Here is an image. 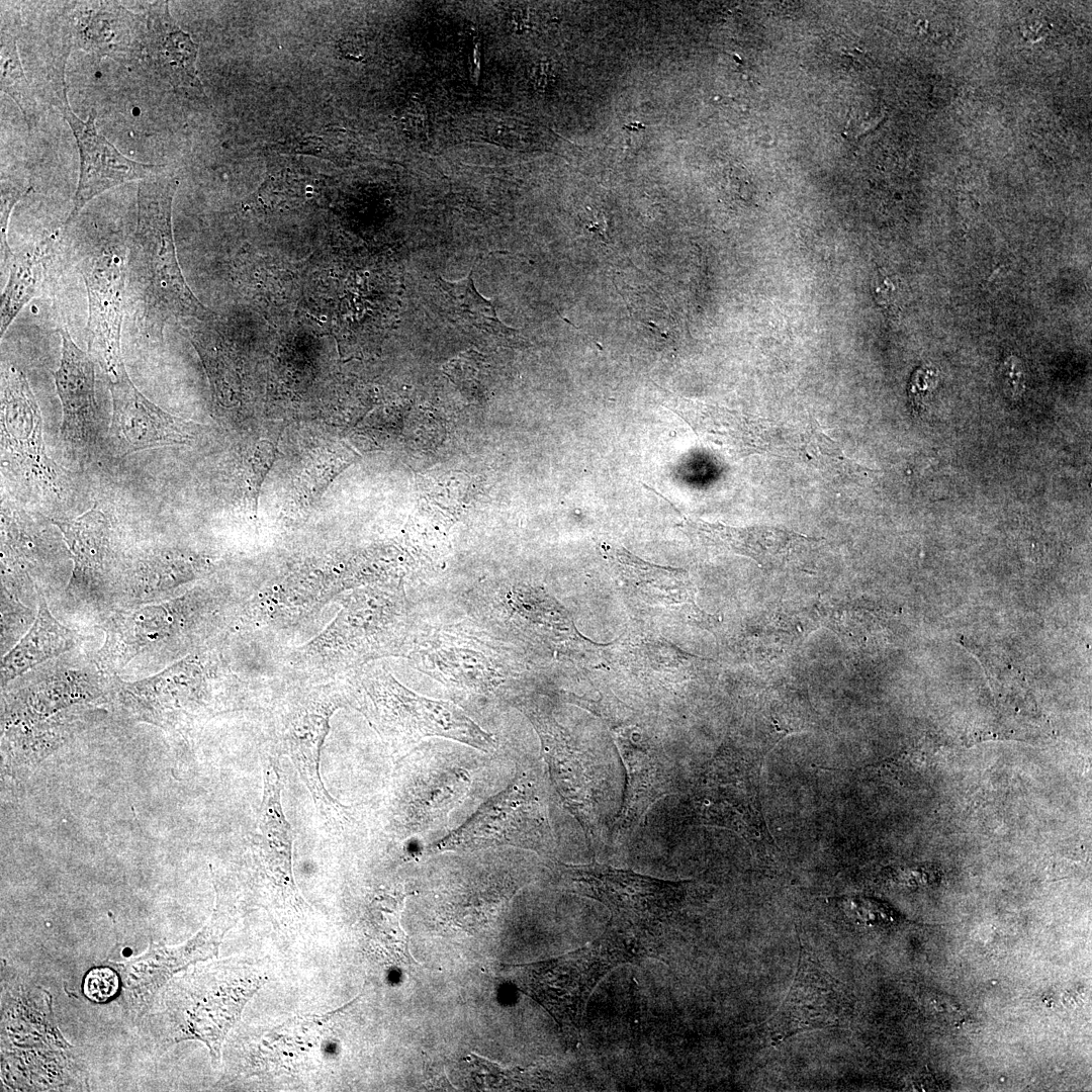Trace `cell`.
Instances as JSON below:
<instances>
[{
	"label": "cell",
	"mask_w": 1092,
	"mask_h": 1092,
	"mask_svg": "<svg viewBox=\"0 0 1092 1092\" xmlns=\"http://www.w3.org/2000/svg\"><path fill=\"white\" fill-rule=\"evenodd\" d=\"M59 334L61 359L53 376L63 411L60 436L71 455L86 459L99 440L94 359L75 344L68 330L62 328Z\"/></svg>",
	"instance_id": "cell-23"
},
{
	"label": "cell",
	"mask_w": 1092,
	"mask_h": 1092,
	"mask_svg": "<svg viewBox=\"0 0 1092 1092\" xmlns=\"http://www.w3.org/2000/svg\"><path fill=\"white\" fill-rule=\"evenodd\" d=\"M30 186H25L22 183L14 182L7 177L1 178V204H0V252H1V264L6 270L8 264L13 256V252L8 244L7 232L9 218L12 209L16 202L25 194L30 191Z\"/></svg>",
	"instance_id": "cell-35"
},
{
	"label": "cell",
	"mask_w": 1092,
	"mask_h": 1092,
	"mask_svg": "<svg viewBox=\"0 0 1092 1092\" xmlns=\"http://www.w3.org/2000/svg\"><path fill=\"white\" fill-rule=\"evenodd\" d=\"M119 987L117 973L108 967L91 969L84 978L85 996L97 1003H103L115 996Z\"/></svg>",
	"instance_id": "cell-36"
},
{
	"label": "cell",
	"mask_w": 1092,
	"mask_h": 1092,
	"mask_svg": "<svg viewBox=\"0 0 1092 1092\" xmlns=\"http://www.w3.org/2000/svg\"><path fill=\"white\" fill-rule=\"evenodd\" d=\"M73 560L66 592L86 603H97L117 586L121 568L114 532L107 516L92 508L74 519L54 520Z\"/></svg>",
	"instance_id": "cell-21"
},
{
	"label": "cell",
	"mask_w": 1092,
	"mask_h": 1092,
	"mask_svg": "<svg viewBox=\"0 0 1092 1092\" xmlns=\"http://www.w3.org/2000/svg\"><path fill=\"white\" fill-rule=\"evenodd\" d=\"M760 766L754 755L722 751L694 782L690 802L701 823L732 830L756 852L769 854L776 843L762 814Z\"/></svg>",
	"instance_id": "cell-10"
},
{
	"label": "cell",
	"mask_w": 1092,
	"mask_h": 1092,
	"mask_svg": "<svg viewBox=\"0 0 1092 1092\" xmlns=\"http://www.w3.org/2000/svg\"><path fill=\"white\" fill-rule=\"evenodd\" d=\"M178 185L165 167L140 181L136 223L126 248V312L141 334L158 340L171 321L202 308L175 254L172 202Z\"/></svg>",
	"instance_id": "cell-2"
},
{
	"label": "cell",
	"mask_w": 1092,
	"mask_h": 1092,
	"mask_svg": "<svg viewBox=\"0 0 1092 1092\" xmlns=\"http://www.w3.org/2000/svg\"><path fill=\"white\" fill-rule=\"evenodd\" d=\"M263 782L256 861L275 905L292 914L302 915L307 904L300 896L292 874L294 836L282 809V781L277 757L268 756L265 760Z\"/></svg>",
	"instance_id": "cell-20"
},
{
	"label": "cell",
	"mask_w": 1092,
	"mask_h": 1092,
	"mask_svg": "<svg viewBox=\"0 0 1092 1092\" xmlns=\"http://www.w3.org/2000/svg\"><path fill=\"white\" fill-rule=\"evenodd\" d=\"M402 656L452 694L469 698L511 696L522 679L511 642L474 621L427 626L412 632Z\"/></svg>",
	"instance_id": "cell-5"
},
{
	"label": "cell",
	"mask_w": 1092,
	"mask_h": 1092,
	"mask_svg": "<svg viewBox=\"0 0 1092 1092\" xmlns=\"http://www.w3.org/2000/svg\"><path fill=\"white\" fill-rule=\"evenodd\" d=\"M642 957L635 940L607 926L600 938L580 949L525 966L522 987L560 1024H577L599 980L615 966Z\"/></svg>",
	"instance_id": "cell-9"
},
{
	"label": "cell",
	"mask_w": 1092,
	"mask_h": 1092,
	"mask_svg": "<svg viewBox=\"0 0 1092 1092\" xmlns=\"http://www.w3.org/2000/svg\"><path fill=\"white\" fill-rule=\"evenodd\" d=\"M264 981L255 968L235 960L203 965L172 980L155 1012L160 1041L201 1040L217 1062L226 1033Z\"/></svg>",
	"instance_id": "cell-6"
},
{
	"label": "cell",
	"mask_w": 1092,
	"mask_h": 1092,
	"mask_svg": "<svg viewBox=\"0 0 1092 1092\" xmlns=\"http://www.w3.org/2000/svg\"><path fill=\"white\" fill-rule=\"evenodd\" d=\"M211 568L207 558L177 549H151L140 553L121 569L118 584L129 605L155 602L179 586L204 577Z\"/></svg>",
	"instance_id": "cell-26"
},
{
	"label": "cell",
	"mask_w": 1092,
	"mask_h": 1092,
	"mask_svg": "<svg viewBox=\"0 0 1092 1092\" xmlns=\"http://www.w3.org/2000/svg\"><path fill=\"white\" fill-rule=\"evenodd\" d=\"M236 923L232 911L218 902L208 923L194 936L178 946L150 941L141 956L130 958L118 967L123 998L133 1010L148 1006L157 991L175 973L199 961L216 957L225 932Z\"/></svg>",
	"instance_id": "cell-18"
},
{
	"label": "cell",
	"mask_w": 1092,
	"mask_h": 1092,
	"mask_svg": "<svg viewBox=\"0 0 1092 1092\" xmlns=\"http://www.w3.org/2000/svg\"><path fill=\"white\" fill-rule=\"evenodd\" d=\"M403 130L412 138L421 140L428 133V115L421 105L405 109L401 116Z\"/></svg>",
	"instance_id": "cell-38"
},
{
	"label": "cell",
	"mask_w": 1092,
	"mask_h": 1092,
	"mask_svg": "<svg viewBox=\"0 0 1092 1092\" xmlns=\"http://www.w3.org/2000/svg\"><path fill=\"white\" fill-rule=\"evenodd\" d=\"M531 80L534 87L543 91L551 80V71L548 63L540 62L532 68Z\"/></svg>",
	"instance_id": "cell-39"
},
{
	"label": "cell",
	"mask_w": 1092,
	"mask_h": 1092,
	"mask_svg": "<svg viewBox=\"0 0 1092 1092\" xmlns=\"http://www.w3.org/2000/svg\"><path fill=\"white\" fill-rule=\"evenodd\" d=\"M347 704L367 719L381 739L403 751L426 737H445L482 751L495 740L456 705L432 700L401 685L383 666L367 663L342 676Z\"/></svg>",
	"instance_id": "cell-4"
},
{
	"label": "cell",
	"mask_w": 1092,
	"mask_h": 1092,
	"mask_svg": "<svg viewBox=\"0 0 1092 1092\" xmlns=\"http://www.w3.org/2000/svg\"><path fill=\"white\" fill-rule=\"evenodd\" d=\"M80 641L81 637L76 631L67 628L52 615L40 595L32 625L2 658V686L36 665L72 650Z\"/></svg>",
	"instance_id": "cell-29"
},
{
	"label": "cell",
	"mask_w": 1092,
	"mask_h": 1092,
	"mask_svg": "<svg viewBox=\"0 0 1092 1092\" xmlns=\"http://www.w3.org/2000/svg\"><path fill=\"white\" fill-rule=\"evenodd\" d=\"M1 443L21 476L44 492L62 494L65 479L47 453L38 403L26 375L14 365L1 373Z\"/></svg>",
	"instance_id": "cell-16"
},
{
	"label": "cell",
	"mask_w": 1092,
	"mask_h": 1092,
	"mask_svg": "<svg viewBox=\"0 0 1092 1092\" xmlns=\"http://www.w3.org/2000/svg\"><path fill=\"white\" fill-rule=\"evenodd\" d=\"M604 551L647 600L669 605L690 604L697 608L694 589L685 570L650 564L618 546L606 545Z\"/></svg>",
	"instance_id": "cell-32"
},
{
	"label": "cell",
	"mask_w": 1092,
	"mask_h": 1092,
	"mask_svg": "<svg viewBox=\"0 0 1092 1092\" xmlns=\"http://www.w3.org/2000/svg\"><path fill=\"white\" fill-rule=\"evenodd\" d=\"M341 609L314 639L288 655V665L307 677L345 675L385 656L401 655L411 633L401 582L342 593Z\"/></svg>",
	"instance_id": "cell-3"
},
{
	"label": "cell",
	"mask_w": 1092,
	"mask_h": 1092,
	"mask_svg": "<svg viewBox=\"0 0 1092 1092\" xmlns=\"http://www.w3.org/2000/svg\"><path fill=\"white\" fill-rule=\"evenodd\" d=\"M347 704L341 679L327 684L294 686L271 708L270 728L310 793L313 803L331 827H341L349 814L326 790L320 772L321 752L330 729V718Z\"/></svg>",
	"instance_id": "cell-7"
},
{
	"label": "cell",
	"mask_w": 1092,
	"mask_h": 1092,
	"mask_svg": "<svg viewBox=\"0 0 1092 1092\" xmlns=\"http://www.w3.org/2000/svg\"><path fill=\"white\" fill-rule=\"evenodd\" d=\"M556 872L570 891L604 904L611 912L609 922L629 929L656 932L673 921L687 904L688 882L660 880L597 862L558 863Z\"/></svg>",
	"instance_id": "cell-8"
},
{
	"label": "cell",
	"mask_w": 1092,
	"mask_h": 1092,
	"mask_svg": "<svg viewBox=\"0 0 1092 1092\" xmlns=\"http://www.w3.org/2000/svg\"><path fill=\"white\" fill-rule=\"evenodd\" d=\"M1 91L9 95L31 126L36 116V100L25 76L15 37L1 31L0 46Z\"/></svg>",
	"instance_id": "cell-34"
},
{
	"label": "cell",
	"mask_w": 1092,
	"mask_h": 1092,
	"mask_svg": "<svg viewBox=\"0 0 1092 1092\" xmlns=\"http://www.w3.org/2000/svg\"><path fill=\"white\" fill-rule=\"evenodd\" d=\"M566 700L599 714L614 733L626 778L622 805L614 824V836L622 839L638 825L645 811L656 800L672 791L671 762L636 724L628 723L626 715L618 713V706L573 695Z\"/></svg>",
	"instance_id": "cell-13"
},
{
	"label": "cell",
	"mask_w": 1092,
	"mask_h": 1092,
	"mask_svg": "<svg viewBox=\"0 0 1092 1092\" xmlns=\"http://www.w3.org/2000/svg\"><path fill=\"white\" fill-rule=\"evenodd\" d=\"M436 298L439 308L459 327L478 331L496 342H517L518 331L504 325L496 316L491 301L476 290L472 271L463 279L449 282L441 277L436 280Z\"/></svg>",
	"instance_id": "cell-30"
},
{
	"label": "cell",
	"mask_w": 1092,
	"mask_h": 1092,
	"mask_svg": "<svg viewBox=\"0 0 1092 1092\" xmlns=\"http://www.w3.org/2000/svg\"><path fill=\"white\" fill-rule=\"evenodd\" d=\"M850 1006L842 985L802 946L788 995L766 1023L767 1036L776 1045L802 1031L843 1025Z\"/></svg>",
	"instance_id": "cell-19"
},
{
	"label": "cell",
	"mask_w": 1092,
	"mask_h": 1092,
	"mask_svg": "<svg viewBox=\"0 0 1092 1092\" xmlns=\"http://www.w3.org/2000/svg\"><path fill=\"white\" fill-rule=\"evenodd\" d=\"M56 239L46 237L14 253L7 267L8 279L1 295L0 337L21 309L36 295L53 256Z\"/></svg>",
	"instance_id": "cell-31"
},
{
	"label": "cell",
	"mask_w": 1092,
	"mask_h": 1092,
	"mask_svg": "<svg viewBox=\"0 0 1092 1092\" xmlns=\"http://www.w3.org/2000/svg\"><path fill=\"white\" fill-rule=\"evenodd\" d=\"M146 20L144 56L150 68L173 88L203 94L196 69L198 46L172 17L169 2L152 3Z\"/></svg>",
	"instance_id": "cell-25"
},
{
	"label": "cell",
	"mask_w": 1092,
	"mask_h": 1092,
	"mask_svg": "<svg viewBox=\"0 0 1092 1092\" xmlns=\"http://www.w3.org/2000/svg\"><path fill=\"white\" fill-rule=\"evenodd\" d=\"M401 894H379L369 903L361 923L372 948L388 962H411L407 939L399 924L402 908Z\"/></svg>",
	"instance_id": "cell-33"
},
{
	"label": "cell",
	"mask_w": 1092,
	"mask_h": 1092,
	"mask_svg": "<svg viewBox=\"0 0 1092 1092\" xmlns=\"http://www.w3.org/2000/svg\"><path fill=\"white\" fill-rule=\"evenodd\" d=\"M512 703L535 727L542 744L552 782L565 807L583 827L590 839L602 831L606 805L605 766L590 750L582 748L553 717L541 701L529 694L517 696Z\"/></svg>",
	"instance_id": "cell-11"
},
{
	"label": "cell",
	"mask_w": 1092,
	"mask_h": 1092,
	"mask_svg": "<svg viewBox=\"0 0 1092 1092\" xmlns=\"http://www.w3.org/2000/svg\"><path fill=\"white\" fill-rule=\"evenodd\" d=\"M249 595L196 586L160 602L130 605L101 624L104 642L94 655L105 673H117L138 657L188 655L207 648L238 620Z\"/></svg>",
	"instance_id": "cell-1"
},
{
	"label": "cell",
	"mask_w": 1092,
	"mask_h": 1092,
	"mask_svg": "<svg viewBox=\"0 0 1092 1092\" xmlns=\"http://www.w3.org/2000/svg\"><path fill=\"white\" fill-rule=\"evenodd\" d=\"M112 397L109 442L117 457L195 439L198 425L173 416L148 399L133 384L125 366L107 376Z\"/></svg>",
	"instance_id": "cell-17"
},
{
	"label": "cell",
	"mask_w": 1092,
	"mask_h": 1092,
	"mask_svg": "<svg viewBox=\"0 0 1092 1092\" xmlns=\"http://www.w3.org/2000/svg\"><path fill=\"white\" fill-rule=\"evenodd\" d=\"M669 408L691 426L703 443L722 455L739 458L760 449V422L688 401L672 403Z\"/></svg>",
	"instance_id": "cell-28"
},
{
	"label": "cell",
	"mask_w": 1092,
	"mask_h": 1092,
	"mask_svg": "<svg viewBox=\"0 0 1092 1092\" xmlns=\"http://www.w3.org/2000/svg\"><path fill=\"white\" fill-rule=\"evenodd\" d=\"M679 528L698 544L715 551L744 555L765 566L785 557L810 538L775 527H731L684 517Z\"/></svg>",
	"instance_id": "cell-27"
},
{
	"label": "cell",
	"mask_w": 1092,
	"mask_h": 1092,
	"mask_svg": "<svg viewBox=\"0 0 1092 1092\" xmlns=\"http://www.w3.org/2000/svg\"><path fill=\"white\" fill-rule=\"evenodd\" d=\"M122 694L143 705H158L196 715L208 711L215 697L233 699L244 682L214 648L194 651L157 674L135 682H119Z\"/></svg>",
	"instance_id": "cell-15"
},
{
	"label": "cell",
	"mask_w": 1092,
	"mask_h": 1092,
	"mask_svg": "<svg viewBox=\"0 0 1092 1092\" xmlns=\"http://www.w3.org/2000/svg\"><path fill=\"white\" fill-rule=\"evenodd\" d=\"M70 50L129 62L144 57L147 20L117 2L78 4L69 20Z\"/></svg>",
	"instance_id": "cell-24"
},
{
	"label": "cell",
	"mask_w": 1092,
	"mask_h": 1092,
	"mask_svg": "<svg viewBox=\"0 0 1092 1092\" xmlns=\"http://www.w3.org/2000/svg\"><path fill=\"white\" fill-rule=\"evenodd\" d=\"M553 843L538 787L533 779L522 776L430 850L466 851L513 845L547 851Z\"/></svg>",
	"instance_id": "cell-12"
},
{
	"label": "cell",
	"mask_w": 1092,
	"mask_h": 1092,
	"mask_svg": "<svg viewBox=\"0 0 1092 1092\" xmlns=\"http://www.w3.org/2000/svg\"><path fill=\"white\" fill-rule=\"evenodd\" d=\"M276 450L274 444L270 441L262 440L256 445V449L251 458V478L250 485L253 490V498L257 504L258 493L260 487L264 481V478L275 460Z\"/></svg>",
	"instance_id": "cell-37"
},
{
	"label": "cell",
	"mask_w": 1092,
	"mask_h": 1092,
	"mask_svg": "<svg viewBox=\"0 0 1092 1092\" xmlns=\"http://www.w3.org/2000/svg\"><path fill=\"white\" fill-rule=\"evenodd\" d=\"M88 299L89 354L106 376L124 365L121 329L126 311V248L104 244L85 252L79 264Z\"/></svg>",
	"instance_id": "cell-14"
},
{
	"label": "cell",
	"mask_w": 1092,
	"mask_h": 1092,
	"mask_svg": "<svg viewBox=\"0 0 1092 1092\" xmlns=\"http://www.w3.org/2000/svg\"><path fill=\"white\" fill-rule=\"evenodd\" d=\"M57 106L72 129L80 155L79 180L66 225L99 194L129 181L144 180L164 168L162 165L136 162L121 154L98 132L95 110L90 111L86 120L78 117L68 102L67 86L59 96Z\"/></svg>",
	"instance_id": "cell-22"
}]
</instances>
